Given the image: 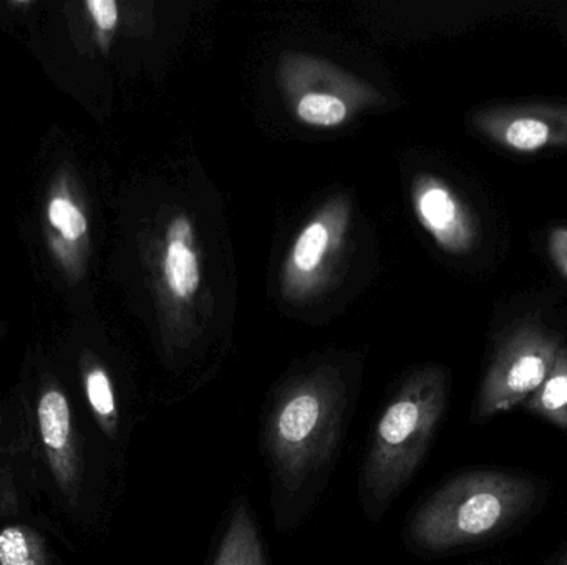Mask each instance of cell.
Listing matches in <instances>:
<instances>
[{
	"instance_id": "cell-4",
	"label": "cell",
	"mask_w": 567,
	"mask_h": 565,
	"mask_svg": "<svg viewBox=\"0 0 567 565\" xmlns=\"http://www.w3.org/2000/svg\"><path fill=\"white\" fill-rule=\"evenodd\" d=\"M563 341L542 321L526 317L496 345L478 401V418L525 404L548 378Z\"/></svg>"
},
{
	"instance_id": "cell-13",
	"label": "cell",
	"mask_w": 567,
	"mask_h": 565,
	"mask_svg": "<svg viewBox=\"0 0 567 565\" xmlns=\"http://www.w3.org/2000/svg\"><path fill=\"white\" fill-rule=\"evenodd\" d=\"M329 236L327 229L320 222H313L300 234L296 248H293V262L302 271H312L322 261Z\"/></svg>"
},
{
	"instance_id": "cell-18",
	"label": "cell",
	"mask_w": 567,
	"mask_h": 565,
	"mask_svg": "<svg viewBox=\"0 0 567 565\" xmlns=\"http://www.w3.org/2000/svg\"><path fill=\"white\" fill-rule=\"evenodd\" d=\"M192 224L186 221L185 218L175 219L172 222V228L168 231V242H182V244H186V242L192 241Z\"/></svg>"
},
{
	"instance_id": "cell-8",
	"label": "cell",
	"mask_w": 567,
	"mask_h": 565,
	"mask_svg": "<svg viewBox=\"0 0 567 565\" xmlns=\"http://www.w3.org/2000/svg\"><path fill=\"white\" fill-rule=\"evenodd\" d=\"M523 405L526 410L567 431V345L559 348L545 384Z\"/></svg>"
},
{
	"instance_id": "cell-6",
	"label": "cell",
	"mask_w": 567,
	"mask_h": 565,
	"mask_svg": "<svg viewBox=\"0 0 567 565\" xmlns=\"http://www.w3.org/2000/svg\"><path fill=\"white\" fill-rule=\"evenodd\" d=\"M416 206L423 224L443 248L453 252L473 248L478 238L475 218L445 185L439 181L425 182Z\"/></svg>"
},
{
	"instance_id": "cell-14",
	"label": "cell",
	"mask_w": 567,
	"mask_h": 565,
	"mask_svg": "<svg viewBox=\"0 0 567 565\" xmlns=\"http://www.w3.org/2000/svg\"><path fill=\"white\" fill-rule=\"evenodd\" d=\"M86 395H89L90 405L100 418L109 421V423L115 421V397H113L112 385H110L105 372L100 370V368L90 372L89 377H86Z\"/></svg>"
},
{
	"instance_id": "cell-3",
	"label": "cell",
	"mask_w": 567,
	"mask_h": 565,
	"mask_svg": "<svg viewBox=\"0 0 567 565\" xmlns=\"http://www.w3.org/2000/svg\"><path fill=\"white\" fill-rule=\"evenodd\" d=\"M346 404L337 384L310 378L279 398L266 421V450L286 491H299L332 457Z\"/></svg>"
},
{
	"instance_id": "cell-16",
	"label": "cell",
	"mask_w": 567,
	"mask_h": 565,
	"mask_svg": "<svg viewBox=\"0 0 567 565\" xmlns=\"http://www.w3.org/2000/svg\"><path fill=\"white\" fill-rule=\"evenodd\" d=\"M96 27L103 32L115 29L118 22V6L113 0H89L86 2Z\"/></svg>"
},
{
	"instance_id": "cell-17",
	"label": "cell",
	"mask_w": 567,
	"mask_h": 565,
	"mask_svg": "<svg viewBox=\"0 0 567 565\" xmlns=\"http://www.w3.org/2000/svg\"><path fill=\"white\" fill-rule=\"evenodd\" d=\"M549 258L567 279V226H556L548 234Z\"/></svg>"
},
{
	"instance_id": "cell-19",
	"label": "cell",
	"mask_w": 567,
	"mask_h": 565,
	"mask_svg": "<svg viewBox=\"0 0 567 565\" xmlns=\"http://www.w3.org/2000/svg\"><path fill=\"white\" fill-rule=\"evenodd\" d=\"M565 565H567V563Z\"/></svg>"
},
{
	"instance_id": "cell-7",
	"label": "cell",
	"mask_w": 567,
	"mask_h": 565,
	"mask_svg": "<svg viewBox=\"0 0 567 565\" xmlns=\"http://www.w3.org/2000/svg\"><path fill=\"white\" fill-rule=\"evenodd\" d=\"M215 565H268L251 508L241 501L219 544Z\"/></svg>"
},
{
	"instance_id": "cell-11",
	"label": "cell",
	"mask_w": 567,
	"mask_h": 565,
	"mask_svg": "<svg viewBox=\"0 0 567 565\" xmlns=\"http://www.w3.org/2000/svg\"><path fill=\"white\" fill-rule=\"evenodd\" d=\"M297 115L309 125L333 126L346 119L347 106L337 96L312 93L300 100L297 105Z\"/></svg>"
},
{
	"instance_id": "cell-2",
	"label": "cell",
	"mask_w": 567,
	"mask_h": 565,
	"mask_svg": "<svg viewBox=\"0 0 567 565\" xmlns=\"http://www.w3.org/2000/svg\"><path fill=\"white\" fill-rule=\"evenodd\" d=\"M445 398L443 375L423 372L406 381L380 415L362 470V490L375 506H385L415 474L445 410Z\"/></svg>"
},
{
	"instance_id": "cell-15",
	"label": "cell",
	"mask_w": 567,
	"mask_h": 565,
	"mask_svg": "<svg viewBox=\"0 0 567 565\" xmlns=\"http://www.w3.org/2000/svg\"><path fill=\"white\" fill-rule=\"evenodd\" d=\"M0 565H35L29 537L20 527L0 533Z\"/></svg>"
},
{
	"instance_id": "cell-10",
	"label": "cell",
	"mask_w": 567,
	"mask_h": 565,
	"mask_svg": "<svg viewBox=\"0 0 567 565\" xmlns=\"http://www.w3.org/2000/svg\"><path fill=\"white\" fill-rule=\"evenodd\" d=\"M165 275L173 294L186 299L199 285V268L192 249L182 242L168 244L165 261Z\"/></svg>"
},
{
	"instance_id": "cell-9",
	"label": "cell",
	"mask_w": 567,
	"mask_h": 565,
	"mask_svg": "<svg viewBox=\"0 0 567 565\" xmlns=\"http://www.w3.org/2000/svg\"><path fill=\"white\" fill-rule=\"evenodd\" d=\"M40 433L50 450H63L70 437L69 401L60 391H47L39 404Z\"/></svg>"
},
{
	"instance_id": "cell-5",
	"label": "cell",
	"mask_w": 567,
	"mask_h": 565,
	"mask_svg": "<svg viewBox=\"0 0 567 565\" xmlns=\"http://www.w3.org/2000/svg\"><path fill=\"white\" fill-rule=\"evenodd\" d=\"M476 129L508 151L533 155L567 149V105L563 103H503L486 106L473 118Z\"/></svg>"
},
{
	"instance_id": "cell-1",
	"label": "cell",
	"mask_w": 567,
	"mask_h": 565,
	"mask_svg": "<svg viewBox=\"0 0 567 565\" xmlns=\"http://www.w3.org/2000/svg\"><path fill=\"white\" fill-rule=\"evenodd\" d=\"M529 481L496 471L460 474L413 514L410 536L432 553L476 543L499 533L532 503Z\"/></svg>"
},
{
	"instance_id": "cell-12",
	"label": "cell",
	"mask_w": 567,
	"mask_h": 565,
	"mask_svg": "<svg viewBox=\"0 0 567 565\" xmlns=\"http://www.w3.org/2000/svg\"><path fill=\"white\" fill-rule=\"evenodd\" d=\"M49 219L66 241L75 242L85 236V216L66 196H56L50 201Z\"/></svg>"
}]
</instances>
